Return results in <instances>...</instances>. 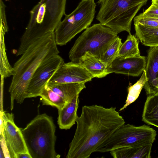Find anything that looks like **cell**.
<instances>
[{"label":"cell","instance_id":"6da1fadb","mask_svg":"<svg viewBox=\"0 0 158 158\" xmlns=\"http://www.w3.org/2000/svg\"><path fill=\"white\" fill-rule=\"evenodd\" d=\"M76 123L67 158H89L98 147L125 123L115 107L97 105L83 106Z\"/></svg>","mask_w":158,"mask_h":158},{"label":"cell","instance_id":"7a4b0ae2","mask_svg":"<svg viewBox=\"0 0 158 158\" xmlns=\"http://www.w3.org/2000/svg\"><path fill=\"white\" fill-rule=\"evenodd\" d=\"M57 45L54 31L49 32L31 44L14 64L12 78L8 89L11 110L14 108V100L21 104L26 98L29 83L41 63L59 53Z\"/></svg>","mask_w":158,"mask_h":158},{"label":"cell","instance_id":"3957f363","mask_svg":"<svg viewBox=\"0 0 158 158\" xmlns=\"http://www.w3.org/2000/svg\"><path fill=\"white\" fill-rule=\"evenodd\" d=\"M56 126L52 117L39 114L21 130L32 158H57L55 151Z\"/></svg>","mask_w":158,"mask_h":158},{"label":"cell","instance_id":"277c9868","mask_svg":"<svg viewBox=\"0 0 158 158\" xmlns=\"http://www.w3.org/2000/svg\"><path fill=\"white\" fill-rule=\"evenodd\" d=\"M118 34L100 23L88 27L76 40L70 50V60L80 64L87 56L101 59Z\"/></svg>","mask_w":158,"mask_h":158},{"label":"cell","instance_id":"5b68a950","mask_svg":"<svg viewBox=\"0 0 158 158\" xmlns=\"http://www.w3.org/2000/svg\"><path fill=\"white\" fill-rule=\"evenodd\" d=\"M148 0H99L100 9L96 19L118 34H131L132 20Z\"/></svg>","mask_w":158,"mask_h":158},{"label":"cell","instance_id":"8992f818","mask_svg":"<svg viewBox=\"0 0 158 158\" xmlns=\"http://www.w3.org/2000/svg\"><path fill=\"white\" fill-rule=\"evenodd\" d=\"M94 0H81L76 8L65 15L54 31L57 45H66L77 34L89 27L96 12Z\"/></svg>","mask_w":158,"mask_h":158},{"label":"cell","instance_id":"52a82bcc","mask_svg":"<svg viewBox=\"0 0 158 158\" xmlns=\"http://www.w3.org/2000/svg\"><path fill=\"white\" fill-rule=\"evenodd\" d=\"M156 131L148 126H136L124 124L98 147L95 152H110L124 147L152 143L156 140Z\"/></svg>","mask_w":158,"mask_h":158},{"label":"cell","instance_id":"ba28073f","mask_svg":"<svg viewBox=\"0 0 158 158\" xmlns=\"http://www.w3.org/2000/svg\"><path fill=\"white\" fill-rule=\"evenodd\" d=\"M66 0H40L30 11L29 23L36 30L54 31L65 15Z\"/></svg>","mask_w":158,"mask_h":158},{"label":"cell","instance_id":"9c48e42d","mask_svg":"<svg viewBox=\"0 0 158 158\" xmlns=\"http://www.w3.org/2000/svg\"><path fill=\"white\" fill-rule=\"evenodd\" d=\"M64 63L63 59L58 54L44 60L30 80L26 92V98L40 96L48 81Z\"/></svg>","mask_w":158,"mask_h":158},{"label":"cell","instance_id":"30bf717a","mask_svg":"<svg viewBox=\"0 0 158 158\" xmlns=\"http://www.w3.org/2000/svg\"><path fill=\"white\" fill-rule=\"evenodd\" d=\"M4 136L10 158H16L17 154L29 153L21 130L15 124L12 113L3 111Z\"/></svg>","mask_w":158,"mask_h":158},{"label":"cell","instance_id":"8fae6325","mask_svg":"<svg viewBox=\"0 0 158 158\" xmlns=\"http://www.w3.org/2000/svg\"><path fill=\"white\" fill-rule=\"evenodd\" d=\"M93 77L80 64L72 61L64 63L48 82V85L64 83H85Z\"/></svg>","mask_w":158,"mask_h":158},{"label":"cell","instance_id":"7c38bea8","mask_svg":"<svg viewBox=\"0 0 158 158\" xmlns=\"http://www.w3.org/2000/svg\"><path fill=\"white\" fill-rule=\"evenodd\" d=\"M147 62V57L145 56H140L123 59L117 57L108 71L110 73L138 77L145 70Z\"/></svg>","mask_w":158,"mask_h":158},{"label":"cell","instance_id":"4fadbf2b","mask_svg":"<svg viewBox=\"0 0 158 158\" xmlns=\"http://www.w3.org/2000/svg\"><path fill=\"white\" fill-rule=\"evenodd\" d=\"M147 81L143 88L147 96L158 93V46L150 47L144 70Z\"/></svg>","mask_w":158,"mask_h":158},{"label":"cell","instance_id":"5bb4252c","mask_svg":"<svg viewBox=\"0 0 158 158\" xmlns=\"http://www.w3.org/2000/svg\"><path fill=\"white\" fill-rule=\"evenodd\" d=\"M79 94L63 108L58 110L57 123L61 129H70L75 124L78 117L77 114L79 102Z\"/></svg>","mask_w":158,"mask_h":158},{"label":"cell","instance_id":"9a60e30c","mask_svg":"<svg viewBox=\"0 0 158 158\" xmlns=\"http://www.w3.org/2000/svg\"><path fill=\"white\" fill-rule=\"evenodd\" d=\"M152 144L124 147L114 150L110 153L114 158H150Z\"/></svg>","mask_w":158,"mask_h":158},{"label":"cell","instance_id":"2e32d148","mask_svg":"<svg viewBox=\"0 0 158 158\" xmlns=\"http://www.w3.org/2000/svg\"><path fill=\"white\" fill-rule=\"evenodd\" d=\"M47 85L50 89L61 97L67 104L71 102L86 87L85 83Z\"/></svg>","mask_w":158,"mask_h":158},{"label":"cell","instance_id":"e0dca14e","mask_svg":"<svg viewBox=\"0 0 158 158\" xmlns=\"http://www.w3.org/2000/svg\"><path fill=\"white\" fill-rule=\"evenodd\" d=\"M135 36L143 44L150 47L158 46V27L134 24Z\"/></svg>","mask_w":158,"mask_h":158},{"label":"cell","instance_id":"ac0fdd59","mask_svg":"<svg viewBox=\"0 0 158 158\" xmlns=\"http://www.w3.org/2000/svg\"><path fill=\"white\" fill-rule=\"evenodd\" d=\"M142 120L158 128V93L147 96L145 103Z\"/></svg>","mask_w":158,"mask_h":158},{"label":"cell","instance_id":"d6986e66","mask_svg":"<svg viewBox=\"0 0 158 158\" xmlns=\"http://www.w3.org/2000/svg\"><path fill=\"white\" fill-rule=\"evenodd\" d=\"M80 64L93 78H102L110 74L106 65L100 59L94 56L85 57Z\"/></svg>","mask_w":158,"mask_h":158},{"label":"cell","instance_id":"ffe728a7","mask_svg":"<svg viewBox=\"0 0 158 158\" xmlns=\"http://www.w3.org/2000/svg\"><path fill=\"white\" fill-rule=\"evenodd\" d=\"M138 40L135 35L129 34L120 47L118 57L123 59L140 56Z\"/></svg>","mask_w":158,"mask_h":158},{"label":"cell","instance_id":"44dd1931","mask_svg":"<svg viewBox=\"0 0 158 158\" xmlns=\"http://www.w3.org/2000/svg\"><path fill=\"white\" fill-rule=\"evenodd\" d=\"M40 96L43 105H50L58 110L63 108L67 104L59 95L45 85Z\"/></svg>","mask_w":158,"mask_h":158},{"label":"cell","instance_id":"7402d4cb","mask_svg":"<svg viewBox=\"0 0 158 158\" xmlns=\"http://www.w3.org/2000/svg\"><path fill=\"white\" fill-rule=\"evenodd\" d=\"M147 81L145 71L144 70L139 79L134 84L128 87V94L125 104L120 109L119 111L124 110L136 100Z\"/></svg>","mask_w":158,"mask_h":158},{"label":"cell","instance_id":"603a6c76","mask_svg":"<svg viewBox=\"0 0 158 158\" xmlns=\"http://www.w3.org/2000/svg\"><path fill=\"white\" fill-rule=\"evenodd\" d=\"M6 33L0 32V73L4 78L13 75V68L10 64L6 52L5 42Z\"/></svg>","mask_w":158,"mask_h":158},{"label":"cell","instance_id":"cb8c5ba5","mask_svg":"<svg viewBox=\"0 0 158 158\" xmlns=\"http://www.w3.org/2000/svg\"><path fill=\"white\" fill-rule=\"evenodd\" d=\"M122 44L121 39L118 36L101 59L106 65L108 69L118 56L119 49Z\"/></svg>","mask_w":158,"mask_h":158},{"label":"cell","instance_id":"d4e9b609","mask_svg":"<svg viewBox=\"0 0 158 158\" xmlns=\"http://www.w3.org/2000/svg\"><path fill=\"white\" fill-rule=\"evenodd\" d=\"M133 20L134 25L139 24L158 27V16L142 17L137 15L135 17Z\"/></svg>","mask_w":158,"mask_h":158},{"label":"cell","instance_id":"484cf974","mask_svg":"<svg viewBox=\"0 0 158 158\" xmlns=\"http://www.w3.org/2000/svg\"><path fill=\"white\" fill-rule=\"evenodd\" d=\"M138 16L142 17L158 16V7L151 4L143 12L139 14Z\"/></svg>","mask_w":158,"mask_h":158},{"label":"cell","instance_id":"4316f807","mask_svg":"<svg viewBox=\"0 0 158 158\" xmlns=\"http://www.w3.org/2000/svg\"><path fill=\"white\" fill-rule=\"evenodd\" d=\"M3 111H0V135H3L4 134V121L3 119L2 116V113Z\"/></svg>","mask_w":158,"mask_h":158},{"label":"cell","instance_id":"83f0119b","mask_svg":"<svg viewBox=\"0 0 158 158\" xmlns=\"http://www.w3.org/2000/svg\"><path fill=\"white\" fill-rule=\"evenodd\" d=\"M16 158H32L29 153H21L17 154Z\"/></svg>","mask_w":158,"mask_h":158},{"label":"cell","instance_id":"f1b7e54d","mask_svg":"<svg viewBox=\"0 0 158 158\" xmlns=\"http://www.w3.org/2000/svg\"><path fill=\"white\" fill-rule=\"evenodd\" d=\"M151 4L158 7V0H152Z\"/></svg>","mask_w":158,"mask_h":158},{"label":"cell","instance_id":"f546056e","mask_svg":"<svg viewBox=\"0 0 158 158\" xmlns=\"http://www.w3.org/2000/svg\"><path fill=\"white\" fill-rule=\"evenodd\" d=\"M157 88H158V86H157Z\"/></svg>","mask_w":158,"mask_h":158}]
</instances>
